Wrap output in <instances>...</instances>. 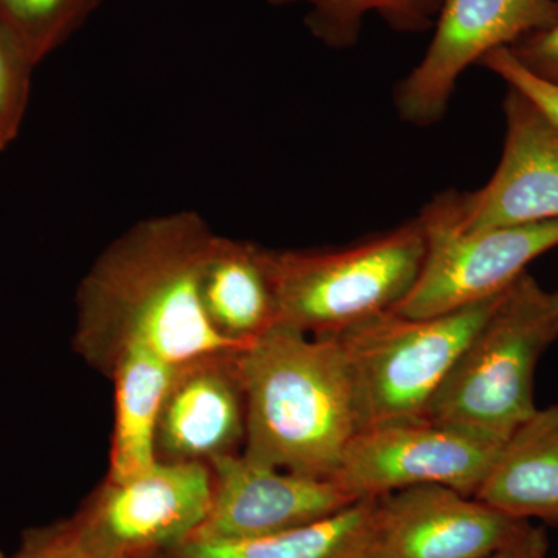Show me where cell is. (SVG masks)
I'll list each match as a JSON object with an SVG mask.
<instances>
[{
	"label": "cell",
	"mask_w": 558,
	"mask_h": 558,
	"mask_svg": "<svg viewBox=\"0 0 558 558\" xmlns=\"http://www.w3.org/2000/svg\"><path fill=\"white\" fill-rule=\"evenodd\" d=\"M216 233L193 209L153 216L116 238L92 264L76 295L73 347L108 376L128 352L172 365L245 349L209 325L201 277Z\"/></svg>",
	"instance_id": "6da1fadb"
},
{
	"label": "cell",
	"mask_w": 558,
	"mask_h": 558,
	"mask_svg": "<svg viewBox=\"0 0 558 558\" xmlns=\"http://www.w3.org/2000/svg\"><path fill=\"white\" fill-rule=\"evenodd\" d=\"M241 453L259 464L332 478L362 429L354 379L336 336L277 326L240 354Z\"/></svg>",
	"instance_id": "7a4b0ae2"
},
{
	"label": "cell",
	"mask_w": 558,
	"mask_h": 558,
	"mask_svg": "<svg viewBox=\"0 0 558 558\" xmlns=\"http://www.w3.org/2000/svg\"><path fill=\"white\" fill-rule=\"evenodd\" d=\"M557 340L558 290L526 271L470 339L427 417L505 444L537 411L535 373Z\"/></svg>",
	"instance_id": "3957f363"
},
{
	"label": "cell",
	"mask_w": 558,
	"mask_h": 558,
	"mask_svg": "<svg viewBox=\"0 0 558 558\" xmlns=\"http://www.w3.org/2000/svg\"><path fill=\"white\" fill-rule=\"evenodd\" d=\"M425 252L417 216L341 247L271 250L278 326L336 336L395 310L416 284Z\"/></svg>",
	"instance_id": "277c9868"
},
{
	"label": "cell",
	"mask_w": 558,
	"mask_h": 558,
	"mask_svg": "<svg viewBox=\"0 0 558 558\" xmlns=\"http://www.w3.org/2000/svg\"><path fill=\"white\" fill-rule=\"evenodd\" d=\"M499 296L435 317L388 311L336 333L354 379L362 429L427 416L429 402Z\"/></svg>",
	"instance_id": "5b68a950"
},
{
	"label": "cell",
	"mask_w": 558,
	"mask_h": 558,
	"mask_svg": "<svg viewBox=\"0 0 558 558\" xmlns=\"http://www.w3.org/2000/svg\"><path fill=\"white\" fill-rule=\"evenodd\" d=\"M417 218L427 240L424 264L416 284L392 310L405 317H435L497 299L532 260L558 247V220L459 231L440 194Z\"/></svg>",
	"instance_id": "8992f818"
},
{
	"label": "cell",
	"mask_w": 558,
	"mask_h": 558,
	"mask_svg": "<svg viewBox=\"0 0 558 558\" xmlns=\"http://www.w3.org/2000/svg\"><path fill=\"white\" fill-rule=\"evenodd\" d=\"M211 498L209 465L157 461L134 478L105 480L72 519L98 557L148 558L193 537Z\"/></svg>",
	"instance_id": "52a82bcc"
},
{
	"label": "cell",
	"mask_w": 558,
	"mask_h": 558,
	"mask_svg": "<svg viewBox=\"0 0 558 558\" xmlns=\"http://www.w3.org/2000/svg\"><path fill=\"white\" fill-rule=\"evenodd\" d=\"M502 442L427 416L360 429L332 478L357 499L439 484L475 497Z\"/></svg>",
	"instance_id": "ba28073f"
},
{
	"label": "cell",
	"mask_w": 558,
	"mask_h": 558,
	"mask_svg": "<svg viewBox=\"0 0 558 558\" xmlns=\"http://www.w3.org/2000/svg\"><path fill=\"white\" fill-rule=\"evenodd\" d=\"M556 21L558 0H442L427 51L396 84L399 119L411 126H435L446 117L465 69Z\"/></svg>",
	"instance_id": "9c48e42d"
},
{
	"label": "cell",
	"mask_w": 558,
	"mask_h": 558,
	"mask_svg": "<svg viewBox=\"0 0 558 558\" xmlns=\"http://www.w3.org/2000/svg\"><path fill=\"white\" fill-rule=\"evenodd\" d=\"M505 149L483 189L440 193L454 229L476 231L558 220V124L509 86Z\"/></svg>",
	"instance_id": "30bf717a"
},
{
	"label": "cell",
	"mask_w": 558,
	"mask_h": 558,
	"mask_svg": "<svg viewBox=\"0 0 558 558\" xmlns=\"http://www.w3.org/2000/svg\"><path fill=\"white\" fill-rule=\"evenodd\" d=\"M209 469L211 506L191 538L263 537L329 519L360 501L333 478L259 464L242 453Z\"/></svg>",
	"instance_id": "8fae6325"
},
{
	"label": "cell",
	"mask_w": 558,
	"mask_h": 558,
	"mask_svg": "<svg viewBox=\"0 0 558 558\" xmlns=\"http://www.w3.org/2000/svg\"><path fill=\"white\" fill-rule=\"evenodd\" d=\"M377 499V556L483 558L532 526L454 488L427 484Z\"/></svg>",
	"instance_id": "7c38bea8"
},
{
	"label": "cell",
	"mask_w": 558,
	"mask_h": 558,
	"mask_svg": "<svg viewBox=\"0 0 558 558\" xmlns=\"http://www.w3.org/2000/svg\"><path fill=\"white\" fill-rule=\"evenodd\" d=\"M241 351L211 352L175 366L157 422V461L209 465L241 453L247 424Z\"/></svg>",
	"instance_id": "4fadbf2b"
},
{
	"label": "cell",
	"mask_w": 558,
	"mask_h": 558,
	"mask_svg": "<svg viewBox=\"0 0 558 558\" xmlns=\"http://www.w3.org/2000/svg\"><path fill=\"white\" fill-rule=\"evenodd\" d=\"M201 300L222 339L248 348L278 326L271 250L216 234L204 263Z\"/></svg>",
	"instance_id": "5bb4252c"
},
{
	"label": "cell",
	"mask_w": 558,
	"mask_h": 558,
	"mask_svg": "<svg viewBox=\"0 0 558 558\" xmlns=\"http://www.w3.org/2000/svg\"><path fill=\"white\" fill-rule=\"evenodd\" d=\"M475 498L515 519L558 524V402L509 436Z\"/></svg>",
	"instance_id": "9a60e30c"
},
{
	"label": "cell",
	"mask_w": 558,
	"mask_h": 558,
	"mask_svg": "<svg viewBox=\"0 0 558 558\" xmlns=\"http://www.w3.org/2000/svg\"><path fill=\"white\" fill-rule=\"evenodd\" d=\"M377 553V499H360L329 519L242 539L190 538L171 558H371Z\"/></svg>",
	"instance_id": "2e32d148"
},
{
	"label": "cell",
	"mask_w": 558,
	"mask_h": 558,
	"mask_svg": "<svg viewBox=\"0 0 558 558\" xmlns=\"http://www.w3.org/2000/svg\"><path fill=\"white\" fill-rule=\"evenodd\" d=\"M175 366L153 352L134 351L121 355L109 371L116 421L106 480H131L156 464L157 422Z\"/></svg>",
	"instance_id": "e0dca14e"
},
{
	"label": "cell",
	"mask_w": 558,
	"mask_h": 558,
	"mask_svg": "<svg viewBox=\"0 0 558 558\" xmlns=\"http://www.w3.org/2000/svg\"><path fill=\"white\" fill-rule=\"evenodd\" d=\"M282 7L304 3L310 13L304 24L312 36L333 50L357 46L363 21L377 13L389 27L399 33L428 32L435 25L442 0H267Z\"/></svg>",
	"instance_id": "ac0fdd59"
},
{
	"label": "cell",
	"mask_w": 558,
	"mask_h": 558,
	"mask_svg": "<svg viewBox=\"0 0 558 558\" xmlns=\"http://www.w3.org/2000/svg\"><path fill=\"white\" fill-rule=\"evenodd\" d=\"M102 0H0V27L28 60H43L81 27Z\"/></svg>",
	"instance_id": "d6986e66"
},
{
	"label": "cell",
	"mask_w": 558,
	"mask_h": 558,
	"mask_svg": "<svg viewBox=\"0 0 558 558\" xmlns=\"http://www.w3.org/2000/svg\"><path fill=\"white\" fill-rule=\"evenodd\" d=\"M33 62L16 40L0 27V146L20 134L31 98Z\"/></svg>",
	"instance_id": "ffe728a7"
},
{
	"label": "cell",
	"mask_w": 558,
	"mask_h": 558,
	"mask_svg": "<svg viewBox=\"0 0 558 558\" xmlns=\"http://www.w3.org/2000/svg\"><path fill=\"white\" fill-rule=\"evenodd\" d=\"M13 558H100L81 538L72 517L47 526L33 527L22 535Z\"/></svg>",
	"instance_id": "44dd1931"
},
{
	"label": "cell",
	"mask_w": 558,
	"mask_h": 558,
	"mask_svg": "<svg viewBox=\"0 0 558 558\" xmlns=\"http://www.w3.org/2000/svg\"><path fill=\"white\" fill-rule=\"evenodd\" d=\"M480 65L498 75L508 86L526 95L529 100L534 101L558 124V87L534 78L510 54L508 47L490 51L480 61Z\"/></svg>",
	"instance_id": "7402d4cb"
},
{
	"label": "cell",
	"mask_w": 558,
	"mask_h": 558,
	"mask_svg": "<svg viewBox=\"0 0 558 558\" xmlns=\"http://www.w3.org/2000/svg\"><path fill=\"white\" fill-rule=\"evenodd\" d=\"M508 49L534 78L558 87V21L527 33Z\"/></svg>",
	"instance_id": "603a6c76"
},
{
	"label": "cell",
	"mask_w": 558,
	"mask_h": 558,
	"mask_svg": "<svg viewBox=\"0 0 558 558\" xmlns=\"http://www.w3.org/2000/svg\"><path fill=\"white\" fill-rule=\"evenodd\" d=\"M548 553L549 538L546 529L532 524L526 534L512 545L483 558H546Z\"/></svg>",
	"instance_id": "cb8c5ba5"
},
{
	"label": "cell",
	"mask_w": 558,
	"mask_h": 558,
	"mask_svg": "<svg viewBox=\"0 0 558 558\" xmlns=\"http://www.w3.org/2000/svg\"><path fill=\"white\" fill-rule=\"evenodd\" d=\"M148 558H171V557L168 556L167 553H163V554H157V556H153V557H148Z\"/></svg>",
	"instance_id": "d4e9b609"
},
{
	"label": "cell",
	"mask_w": 558,
	"mask_h": 558,
	"mask_svg": "<svg viewBox=\"0 0 558 558\" xmlns=\"http://www.w3.org/2000/svg\"><path fill=\"white\" fill-rule=\"evenodd\" d=\"M0 558H5V557H3L2 550H0Z\"/></svg>",
	"instance_id": "484cf974"
},
{
	"label": "cell",
	"mask_w": 558,
	"mask_h": 558,
	"mask_svg": "<svg viewBox=\"0 0 558 558\" xmlns=\"http://www.w3.org/2000/svg\"><path fill=\"white\" fill-rule=\"evenodd\" d=\"M371 558H381V557L377 556V554H376V556H374V557H371Z\"/></svg>",
	"instance_id": "4316f807"
},
{
	"label": "cell",
	"mask_w": 558,
	"mask_h": 558,
	"mask_svg": "<svg viewBox=\"0 0 558 558\" xmlns=\"http://www.w3.org/2000/svg\"><path fill=\"white\" fill-rule=\"evenodd\" d=\"M3 149H5V148H2V146H0V153H2Z\"/></svg>",
	"instance_id": "83f0119b"
}]
</instances>
